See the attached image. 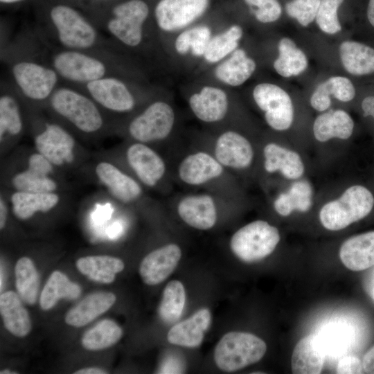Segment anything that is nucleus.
Wrapping results in <instances>:
<instances>
[{"label": "nucleus", "instance_id": "obj_38", "mask_svg": "<svg viewBox=\"0 0 374 374\" xmlns=\"http://www.w3.org/2000/svg\"><path fill=\"white\" fill-rule=\"evenodd\" d=\"M312 190L304 180L294 182L287 193H280L274 202L275 211L281 216H287L294 211L305 212L312 205Z\"/></svg>", "mask_w": 374, "mask_h": 374}, {"label": "nucleus", "instance_id": "obj_2", "mask_svg": "<svg viewBox=\"0 0 374 374\" xmlns=\"http://www.w3.org/2000/svg\"><path fill=\"white\" fill-rule=\"evenodd\" d=\"M374 206V197L360 185L348 188L340 197L326 203L319 211L324 228L339 231L367 216Z\"/></svg>", "mask_w": 374, "mask_h": 374}, {"label": "nucleus", "instance_id": "obj_3", "mask_svg": "<svg viewBox=\"0 0 374 374\" xmlns=\"http://www.w3.org/2000/svg\"><path fill=\"white\" fill-rule=\"evenodd\" d=\"M175 122L176 114L171 104L157 99L132 117L126 132L133 141L150 145L166 139L173 131Z\"/></svg>", "mask_w": 374, "mask_h": 374}, {"label": "nucleus", "instance_id": "obj_21", "mask_svg": "<svg viewBox=\"0 0 374 374\" xmlns=\"http://www.w3.org/2000/svg\"><path fill=\"white\" fill-rule=\"evenodd\" d=\"M181 257V250L176 244L162 246L145 256L139 266L143 282L155 285L165 280L175 270Z\"/></svg>", "mask_w": 374, "mask_h": 374}, {"label": "nucleus", "instance_id": "obj_8", "mask_svg": "<svg viewBox=\"0 0 374 374\" xmlns=\"http://www.w3.org/2000/svg\"><path fill=\"white\" fill-rule=\"evenodd\" d=\"M105 112L117 115L130 114L139 105L136 86L118 75H109L82 86Z\"/></svg>", "mask_w": 374, "mask_h": 374}, {"label": "nucleus", "instance_id": "obj_13", "mask_svg": "<svg viewBox=\"0 0 374 374\" xmlns=\"http://www.w3.org/2000/svg\"><path fill=\"white\" fill-rule=\"evenodd\" d=\"M57 169L42 154L35 151L26 158V166L15 172L10 185L15 191L28 193L59 192Z\"/></svg>", "mask_w": 374, "mask_h": 374}, {"label": "nucleus", "instance_id": "obj_26", "mask_svg": "<svg viewBox=\"0 0 374 374\" xmlns=\"http://www.w3.org/2000/svg\"><path fill=\"white\" fill-rule=\"evenodd\" d=\"M324 346L321 340L310 335L302 338L294 348L291 366L295 374L321 373L325 361Z\"/></svg>", "mask_w": 374, "mask_h": 374}, {"label": "nucleus", "instance_id": "obj_1", "mask_svg": "<svg viewBox=\"0 0 374 374\" xmlns=\"http://www.w3.org/2000/svg\"><path fill=\"white\" fill-rule=\"evenodd\" d=\"M47 105L53 114L82 135L97 136L106 128L105 112L84 91L58 86Z\"/></svg>", "mask_w": 374, "mask_h": 374}, {"label": "nucleus", "instance_id": "obj_7", "mask_svg": "<svg viewBox=\"0 0 374 374\" xmlns=\"http://www.w3.org/2000/svg\"><path fill=\"white\" fill-rule=\"evenodd\" d=\"M10 73L21 94L35 103H47L60 78L51 65L25 58L11 64Z\"/></svg>", "mask_w": 374, "mask_h": 374}, {"label": "nucleus", "instance_id": "obj_53", "mask_svg": "<svg viewBox=\"0 0 374 374\" xmlns=\"http://www.w3.org/2000/svg\"><path fill=\"white\" fill-rule=\"evenodd\" d=\"M21 1L22 0H0V1L3 3H13Z\"/></svg>", "mask_w": 374, "mask_h": 374}, {"label": "nucleus", "instance_id": "obj_52", "mask_svg": "<svg viewBox=\"0 0 374 374\" xmlns=\"http://www.w3.org/2000/svg\"><path fill=\"white\" fill-rule=\"evenodd\" d=\"M121 232V226L119 224L116 223L110 226L109 229V235L111 238L117 237Z\"/></svg>", "mask_w": 374, "mask_h": 374}, {"label": "nucleus", "instance_id": "obj_5", "mask_svg": "<svg viewBox=\"0 0 374 374\" xmlns=\"http://www.w3.org/2000/svg\"><path fill=\"white\" fill-rule=\"evenodd\" d=\"M266 350L265 342L255 335L229 332L217 344L214 360L222 371L233 372L259 362Z\"/></svg>", "mask_w": 374, "mask_h": 374}, {"label": "nucleus", "instance_id": "obj_16", "mask_svg": "<svg viewBox=\"0 0 374 374\" xmlns=\"http://www.w3.org/2000/svg\"><path fill=\"white\" fill-rule=\"evenodd\" d=\"M125 155L127 165L142 186L155 188L164 178L166 163L150 145L133 141Z\"/></svg>", "mask_w": 374, "mask_h": 374}, {"label": "nucleus", "instance_id": "obj_41", "mask_svg": "<svg viewBox=\"0 0 374 374\" xmlns=\"http://www.w3.org/2000/svg\"><path fill=\"white\" fill-rule=\"evenodd\" d=\"M186 301L183 284L177 280L169 282L163 292L159 307L160 317L166 323H172L181 316Z\"/></svg>", "mask_w": 374, "mask_h": 374}, {"label": "nucleus", "instance_id": "obj_33", "mask_svg": "<svg viewBox=\"0 0 374 374\" xmlns=\"http://www.w3.org/2000/svg\"><path fill=\"white\" fill-rule=\"evenodd\" d=\"M243 34L242 28L238 24L216 30L208 42L202 62L211 66L219 63L240 47Z\"/></svg>", "mask_w": 374, "mask_h": 374}, {"label": "nucleus", "instance_id": "obj_11", "mask_svg": "<svg viewBox=\"0 0 374 374\" xmlns=\"http://www.w3.org/2000/svg\"><path fill=\"white\" fill-rule=\"evenodd\" d=\"M149 7L143 0H129L115 6L112 17L106 23V30L123 46L140 47L144 40V26Z\"/></svg>", "mask_w": 374, "mask_h": 374}, {"label": "nucleus", "instance_id": "obj_30", "mask_svg": "<svg viewBox=\"0 0 374 374\" xmlns=\"http://www.w3.org/2000/svg\"><path fill=\"white\" fill-rule=\"evenodd\" d=\"M264 168L269 173L279 171L289 179H296L304 172V164L299 154L276 143H270L263 149Z\"/></svg>", "mask_w": 374, "mask_h": 374}, {"label": "nucleus", "instance_id": "obj_20", "mask_svg": "<svg viewBox=\"0 0 374 374\" xmlns=\"http://www.w3.org/2000/svg\"><path fill=\"white\" fill-rule=\"evenodd\" d=\"M224 169L213 154L197 151L181 160L177 173L180 180L186 185L200 186L220 178Z\"/></svg>", "mask_w": 374, "mask_h": 374}, {"label": "nucleus", "instance_id": "obj_44", "mask_svg": "<svg viewBox=\"0 0 374 374\" xmlns=\"http://www.w3.org/2000/svg\"><path fill=\"white\" fill-rule=\"evenodd\" d=\"M321 0H292L285 5L287 14L307 26L316 18Z\"/></svg>", "mask_w": 374, "mask_h": 374}, {"label": "nucleus", "instance_id": "obj_23", "mask_svg": "<svg viewBox=\"0 0 374 374\" xmlns=\"http://www.w3.org/2000/svg\"><path fill=\"white\" fill-rule=\"evenodd\" d=\"M59 192L28 193L13 190L9 204L13 215L20 220H28L37 213H47L61 202Z\"/></svg>", "mask_w": 374, "mask_h": 374}, {"label": "nucleus", "instance_id": "obj_35", "mask_svg": "<svg viewBox=\"0 0 374 374\" xmlns=\"http://www.w3.org/2000/svg\"><path fill=\"white\" fill-rule=\"evenodd\" d=\"M339 55L344 69L354 75L374 73V49L353 41H345L339 46Z\"/></svg>", "mask_w": 374, "mask_h": 374}, {"label": "nucleus", "instance_id": "obj_12", "mask_svg": "<svg viewBox=\"0 0 374 374\" xmlns=\"http://www.w3.org/2000/svg\"><path fill=\"white\" fill-rule=\"evenodd\" d=\"M209 5L210 0H160L154 9L157 26L161 33L175 35L195 24Z\"/></svg>", "mask_w": 374, "mask_h": 374}, {"label": "nucleus", "instance_id": "obj_36", "mask_svg": "<svg viewBox=\"0 0 374 374\" xmlns=\"http://www.w3.org/2000/svg\"><path fill=\"white\" fill-rule=\"evenodd\" d=\"M81 293L80 287L71 282L60 271L56 270L49 276L40 295L39 305L43 310H48L60 299L73 300Z\"/></svg>", "mask_w": 374, "mask_h": 374}, {"label": "nucleus", "instance_id": "obj_54", "mask_svg": "<svg viewBox=\"0 0 374 374\" xmlns=\"http://www.w3.org/2000/svg\"><path fill=\"white\" fill-rule=\"evenodd\" d=\"M1 374H15V373H18L17 372H14V371H10L9 369H4V370H2L0 372Z\"/></svg>", "mask_w": 374, "mask_h": 374}, {"label": "nucleus", "instance_id": "obj_15", "mask_svg": "<svg viewBox=\"0 0 374 374\" xmlns=\"http://www.w3.org/2000/svg\"><path fill=\"white\" fill-rule=\"evenodd\" d=\"M188 107L199 121L215 124L226 117L230 106L226 87L214 83L197 87L187 98Z\"/></svg>", "mask_w": 374, "mask_h": 374}, {"label": "nucleus", "instance_id": "obj_48", "mask_svg": "<svg viewBox=\"0 0 374 374\" xmlns=\"http://www.w3.org/2000/svg\"><path fill=\"white\" fill-rule=\"evenodd\" d=\"M9 201L1 194L0 196V229L3 230L6 225L9 213Z\"/></svg>", "mask_w": 374, "mask_h": 374}, {"label": "nucleus", "instance_id": "obj_27", "mask_svg": "<svg viewBox=\"0 0 374 374\" xmlns=\"http://www.w3.org/2000/svg\"><path fill=\"white\" fill-rule=\"evenodd\" d=\"M211 320L209 310L200 309L188 319L175 325L168 333V341L175 345L197 347L203 341L204 332L208 330Z\"/></svg>", "mask_w": 374, "mask_h": 374}, {"label": "nucleus", "instance_id": "obj_32", "mask_svg": "<svg viewBox=\"0 0 374 374\" xmlns=\"http://www.w3.org/2000/svg\"><path fill=\"white\" fill-rule=\"evenodd\" d=\"M353 128V121L346 112L330 109L317 117L313 133L317 141L325 142L333 138L347 139L351 136Z\"/></svg>", "mask_w": 374, "mask_h": 374}, {"label": "nucleus", "instance_id": "obj_9", "mask_svg": "<svg viewBox=\"0 0 374 374\" xmlns=\"http://www.w3.org/2000/svg\"><path fill=\"white\" fill-rule=\"evenodd\" d=\"M35 150L57 170L73 166L79 157V145L73 134L54 121L44 122L33 135Z\"/></svg>", "mask_w": 374, "mask_h": 374}, {"label": "nucleus", "instance_id": "obj_19", "mask_svg": "<svg viewBox=\"0 0 374 374\" xmlns=\"http://www.w3.org/2000/svg\"><path fill=\"white\" fill-rule=\"evenodd\" d=\"M217 203L208 193L189 194L177 204L179 217L189 226L198 230L213 228L217 220Z\"/></svg>", "mask_w": 374, "mask_h": 374}, {"label": "nucleus", "instance_id": "obj_24", "mask_svg": "<svg viewBox=\"0 0 374 374\" xmlns=\"http://www.w3.org/2000/svg\"><path fill=\"white\" fill-rule=\"evenodd\" d=\"M215 32L208 24H195L174 35L172 50L179 57L202 61Z\"/></svg>", "mask_w": 374, "mask_h": 374}, {"label": "nucleus", "instance_id": "obj_46", "mask_svg": "<svg viewBox=\"0 0 374 374\" xmlns=\"http://www.w3.org/2000/svg\"><path fill=\"white\" fill-rule=\"evenodd\" d=\"M337 373H364L362 362L353 356L342 358L337 367Z\"/></svg>", "mask_w": 374, "mask_h": 374}, {"label": "nucleus", "instance_id": "obj_4", "mask_svg": "<svg viewBox=\"0 0 374 374\" xmlns=\"http://www.w3.org/2000/svg\"><path fill=\"white\" fill-rule=\"evenodd\" d=\"M50 19L56 38L63 48L92 52L100 43L96 28L70 6L53 7Z\"/></svg>", "mask_w": 374, "mask_h": 374}, {"label": "nucleus", "instance_id": "obj_22", "mask_svg": "<svg viewBox=\"0 0 374 374\" xmlns=\"http://www.w3.org/2000/svg\"><path fill=\"white\" fill-rule=\"evenodd\" d=\"M211 75L219 84L236 87L247 82L256 69L255 60L238 47L225 59L212 66Z\"/></svg>", "mask_w": 374, "mask_h": 374}, {"label": "nucleus", "instance_id": "obj_51", "mask_svg": "<svg viewBox=\"0 0 374 374\" xmlns=\"http://www.w3.org/2000/svg\"><path fill=\"white\" fill-rule=\"evenodd\" d=\"M367 17L370 24L374 27V0H369Z\"/></svg>", "mask_w": 374, "mask_h": 374}, {"label": "nucleus", "instance_id": "obj_25", "mask_svg": "<svg viewBox=\"0 0 374 374\" xmlns=\"http://www.w3.org/2000/svg\"><path fill=\"white\" fill-rule=\"evenodd\" d=\"M339 258L351 271H363L374 266V231L344 241L339 249Z\"/></svg>", "mask_w": 374, "mask_h": 374}, {"label": "nucleus", "instance_id": "obj_47", "mask_svg": "<svg viewBox=\"0 0 374 374\" xmlns=\"http://www.w3.org/2000/svg\"><path fill=\"white\" fill-rule=\"evenodd\" d=\"M362 362L363 373L374 374V346L365 353Z\"/></svg>", "mask_w": 374, "mask_h": 374}, {"label": "nucleus", "instance_id": "obj_29", "mask_svg": "<svg viewBox=\"0 0 374 374\" xmlns=\"http://www.w3.org/2000/svg\"><path fill=\"white\" fill-rule=\"evenodd\" d=\"M25 128L22 109L18 98L12 92L3 91L0 96L1 148L19 139Z\"/></svg>", "mask_w": 374, "mask_h": 374}, {"label": "nucleus", "instance_id": "obj_49", "mask_svg": "<svg viewBox=\"0 0 374 374\" xmlns=\"http://www.w3.org/2000/svg\"><path fill=\"white\" fill-rule=\"evenodd\" d=\"M364 116H371L374 118V96L366 97L362 103Z\"/></svg>", "mask_w": 374, "mask_h": 374}, {"label": "nucleus", "instance_id": "obj_39", "mask_svg": "<svg viewBox=\"0 0 374 374\" xmlns=\"http://www.w3.org/2000/svg\"><path fill=\"white\" fill-rule=\"evenodd\" d=\"M15 285L21 299L28 305L37 299L39 276L33 261L28 257L20 258L15 267Z\"/></svg>", "mask_w": 374, "mask_h": 374}, {"label": "nucleus", "instance_id": "obj_18", "mask_svg": "<svg viewBox=\"0 0 374 374\" xmlns=\"http://www.w3.org/2000/svg\"><path fill=\"white\" fill-rule=\"evenodd\" d=\"M213 154L224 168L242 170L251 164L254 152L245 136L237 131L229 130L217 136Z\"/></svg>", "mask_w": 374, "mask_h": 374}, {"label": "nucleus", "instance_id": "obj_31", "mask_svg": "<svg viewBox=\"0 0 374 374\" xmlns=\"http://www.w3.org/2000/svg\"><path fill=\"white\" fill-rule=\"evenodd\" d=\"M21 299L18 293L13 291H7L0 296V312L3 325L18 337L26 336L32 328L29 314Z\"/></svg>", "mask_w": 374, "mask_h": 374}, {"label": "nucleus", "instance_id": "obj_6", "mask_svg": "<svg viewBox=\"0 0 374 374\" xmlns=\"http://www.w3.org/2000/svg\"><path fill=\"white\" fill-rule=\"evenodd\" d=\"M51 66L60 78L81 86L114 75L108 62L91 51L63 48L52 55Z\"/></svg>", "mask_w": 374, "mask_h": 374}, {"label": "nucleus", "instance_id": "obj_45", "mask_svg": "<svg viewBox=\"0 0 374 374\" xmlns=\"http://www.w3.org/2000/svg\"><path fill=\"white\" fill-rule=\"evenodd\" d=\"M249 12L262 24L276 21L281 15L282 8L278 0H244Z\"/></svg>", "mask_w": 374, "mask_h": 374}, {"label": "nucleus", "instance_id": "obj_28", "mask_svg": "<svg viewBox=\"0 0 374 374\" xmlns=\"http://www.w3.org/2000/svg\"><path fill=\"white\" fill-rule=\"evenodd\" d=\"M115 294L109 292H96L87 295L66 314V324L80 328L89 323L107 312L116 302Z\"/></svg>", "mask_w": 374, "mask_h": 374}, {"label": "nucleus", "instance_id": "obj_37", "mask_svg": "<svg viewBox=\"0 0 374 374\" xmlns=\"http://www.w3.org/2000/svg\"><path fill=\"white\" fill-rule=\"evenodd\" d=\"M278 56L273 66L280 75L289 78L297 75L306 69L308 59L294 41L287 37L282 38L278 42Z\"/></svg>", "mask_w": 374, "mask_h": 374}, {"label": "nucleus", "instance_id": "obj_17", "mask_svg": "<svg viewBox=\"0 0 374 374\" xmlns=\"http://www.w3.org/2000/svg\"><path fill=\"white\" fill-rule=\"evenodd\" d=\"M94 173L108 193L122 204H133L143 195V188L139 181L109 161L96 163Z\"/></svg>", "mask_w": 374, "mask_h": 374}, {"label": "nucleus", "instance_id": "obj_43", "mask_svg": "<svg viewBox=\"0 0 374 374\" xmlns=\"http://www.w3.org/2000/svg\"><path fill=\"white\" fill-rule=\"evenodd\" d=\"M317 88L328 98L330 95L342 102H348L355 96L352 82L343 76H333L320 84Z\"/></svg>", "mask_w": 374, "mask_h": 374}, {"label": "nucleus", "instance_id": "obj_34", "mask_svg": "<svg viewBox=\"0 0 374 374\" xmlns=\"http://www.w3.org/2000/svg\"><path fill=\"white\" fill-rule=\"evenodd\" d=\"M78 271L89 279L109 284L122 271L124 262L118 258L108 255L87 256L78 258L75 262Z\"/></svg>", "mask_w": 374, "mask_h": 374}, {"label": "nucleus", "instance_id": "obj_50", "mask_svg": "<svg viewBox=\"0 0 374 374\" xmlns=\"http://www.w3.org/2000/svg\"><path fill=\"white\" fill-rule=\"evenodd\" d=\"M74 374H105L107 373L103 369L97 367L84 368L73 373Z\"/></svg>", "mask_w": 374, "mask_h": 374}, {"label": "nucleus", "instance_id": "obj_40", "mask_svg": "<svg viewBox=\"0 0 374 374\" xmlns=\"http://www.w3.org/2000/svg\"><path fill=\"white\" fill-rule=\"evenodd\" d=\"M123 330L114 321L104 319L82 337V346L89 350H100L116 344L121 338Z\"/></svg>", "mask_w": 374, "mask_h": 374}, {"label": "nucleus", "instance_id": "obj_10", "mask_svg": "<svg viewBox=\"0 0 374 374\" xmlns=\"http://www.w3.org/2000/svg\"><path fill=\"white\" fill-rule=\"evenodd\" d=\"M279 241L277 228L266 221L256 220L234 233L230 240V247L242 261L253 262L269 256Z\"/></svg>", "mask_w": 374, "mask_h": 374}, {"label": "nucleus", "instance_id": "obj_14", "mask_svg": "<svg viewBox=\"0 0 374 374\" xmlns=\"http://www.w3.org/2000/svg\"><path fill=\"white\" fill-rule=\"evenodd\" d=\"M252 96L271 128L277 131L290 128L294 119V107L284 89L272 83L262 82L255 86Z\"/></svg>", "mask_w": 374, "mask_h": 374}, {"label": "nucleus", "instance_id": "obj_42", "mask_svg": "<svg viewBox=\"0 0 374 374\" xmlns=\"http://www.w3.org/2000/svg\"><path fill=\"white\" fill-rule=\"evenodd\" d=\"M344 0H321L316 16L320 29L328 34H335L341 29L337 10Z\"/></svg>", "mask_w": 374, "mask_h": 374}]
</instances>
